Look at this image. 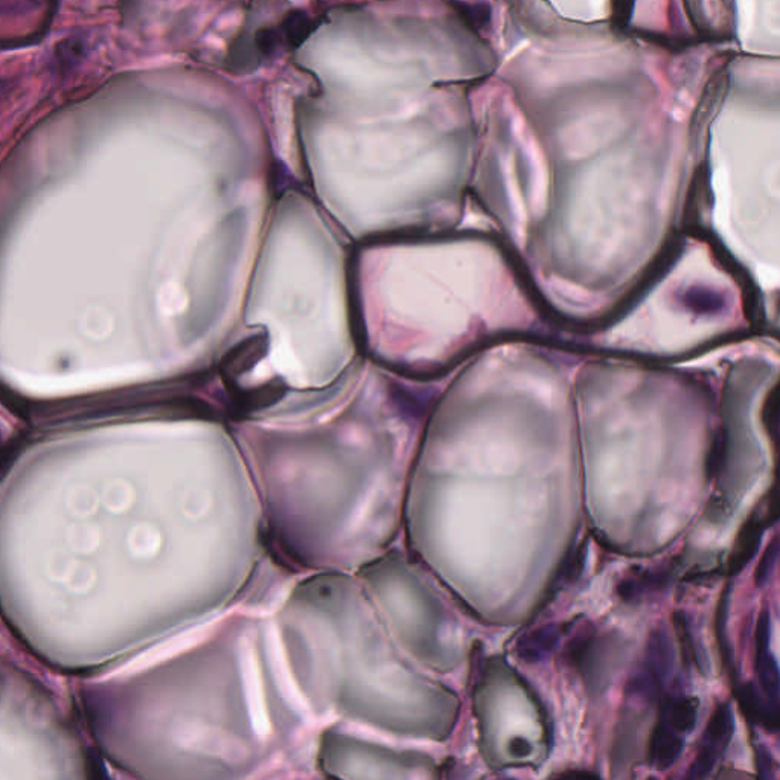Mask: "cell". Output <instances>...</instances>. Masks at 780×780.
<instances>
[{
  "instance_id": "cell-10",
  "label": "cell",
  "mask_w": 780,
  "mask_h": 780,
  "mask_svg": "<svg viewBox=\"0 0 780 780\" xmlns=\"http://www.w3.org/2000/svg\"><path fill=\"white\" fill-rule=\"evenodd\" d=\"M698 709L700 703L695 697L685 694L668 695L662 700L659 718L681 735L689 736L697 727Z\"/></svg>"
},
{
  "instance_id": "cell-4",
  "label": "cell",
  "mask_w": 780,
  "mask_h": 780,
  "mask_svg": "<svg viewBox=\"0 0 780 780\" xmlns=\"http://www.w3.org/2000/svg\"><path fill=\"white\" fill-rule=\"evenodd\" d=\"M777 514L779 511L777 509L774 511L773 506L767 502V508L764 512L755 511L745 520L741 531L738 532L735 544H733L732 555L727 561V576H738L745 567L752 563L753 558L758 554L765 529L770 526V523L777 522Z\"/></svg>"
},
{
  "instance_id": "cell-14",
  "label": "cell",
  "mask_w": 780,
  "mask_h": 780,
  "mask_svg": "<svg viewBox=\"0 0 780 780\" xmlns=\"http://www.w3.org/2000/svg\"><path fill=\"white\" fill-rule=\"evenodd\" d=\"M756 771L762 779H774L776 777V767H774L773 758L764 745H759L755 752Z\"/></svg>"
},
{
  "instance_id": "cell-5",
  "label": "cell",
  "mask_w": 780,
  "mask_h": 780,
  "mask_svg": "<svg viewBox=\"0 0 780 780\" xmlns=\"http://www.w3.org/2000/svg\"><path fill=\"white\" fill-rule=\"evenodd\" d=\"M771 614L764 610L759 614L755 631V669L758 688L771 701L779 703L780 677L776 656L771 651Z\"/></svg>"
},
{
  "instance_id": "cell-11",
  "label": "cell",
  "mask_w": 780,
  "mask_h": 780,
  "mask_svg": "<svg viewBox=\"0 0 780 780\" xmlns=\"http://www.w3.org/2000/svg\"><path fill=\"white\" fill-rule=\"evenodd\" d=\"M281 42L290 49L298 48L313 32V20L307 13L302 11H293L285 17L281 29H278Z\"/></svg>"
},
{
  "instance_id": "cell-13",
  "label": "cell",
  "mask_w": 780,
  "mask_h": 780,
  "mask_svg": "<svg viewBox=\"0 0 780 780\" xmlns=\"http://www.w3.org/2000/svg\"><path fill=\"white\" fill-rule=\"evenodd\" d=\"M279 43H281V37H279L278 29L261 28L256 31L253 48L263 57H272Z\"/></svg>"
},
{
  "instance_id": "cell-18",
  "label": "cell",
  "mask_w": 780,
  "mask_h": 780,
  "mask_svg": "<svg viewBox=\"0 0 780 780\" xmlns=\"http://www.w3.org/2000/svg\"><path fill=\"white\" fill-rule=\"evenodd\" d=\"M90 770L93 771L92 776L93 777H104L106 776V770H104V764L101 762V759L98 758L96 755L90 756V764H89Z\"/></svg>"
},
{
  "instance_id": "cell-9",
  "label": "cell",
  "mask_w": 780,
  "mask_h": 780,
  "mask_svg": "<svg viewBox=\"0 0 780 780\" xmlns=\"http://www.w3.org/2000/svg\"><path fill=\"white\" fill-rule=\"evenodd\" d=\"M675 573V563L657 569H642L639 572L628 573L619 584L616 592L624 602H637L651 593L665 589Z\"/></svg>"
},
{
  "instance_id": "cell-8",
  "label": "cell",
  "mask_w": 780,
  "mask_h": 780,
  "mask_svg": "<svg viewBox=\"0 0 780 780\" xmlns=\"http://www.w3.org/2000/svg\"><path fill=\"white\" fill-rule=\"evenodd\" d=\"M566 630L567 625L564 624H546L523 634L515 643V656L528 665L544 662L554 653Z\"/></svg>"
},
{
  "instance_id": "cell-17",
  "label": "cell",
  "mask_w": 780,
  "mask_h": 780,
  "mask_svg": "<svg viewBox=\"0 0 780 780\" xmlns=\"http://www.w3.org/2000/svg\"><path fill=\"white\" fill-rule=\"evenodd\" d=\"M598 776L599 774L595 771L581 770V768H569V770L554 774V777H560V779H596Z\"/></svg>"
},
{
  "instance_id": "cell-2",
  "label": "cell",
  "mask_w": 780,
  "mask_h": 780,
  "mask_svg": "<svg viewBox=\"0 0 780 780\" xmlns=\"http://www.w3.org/2000/svg\"><path fill=\"white\" fill-rule=\"evenodd\" d=\"M674 665V651L668 630L657 627L649 634L645 660L639 672L628 681V692L643 700H657Z\"/></svg>"
},
{
  "instance_id": "cell-6",
  "label": "cell",
  "mask_w": 780,
  "mask_h": 780,
  "mask_svg": "<svg viewBox=\"0 0 780 780\" xmlns=\"http://www.w3.org/2000/svg\"><path fill=\"white\" fill-rule=\"evenodd\" d=\"M735 697L741 712L750 723L762 727L773 735L779 732L780 709L777 701L768 700L761 689L750 681H744L736 686Z\"/></svg>"
},
{
  "instance_id": "cell-16",
  "label": "cell",
  "mask_w": 780,
  "mask_h": 780,
  "mask_svg": "<svg viewBox=\"0 0 780 780\" xmlns=\"http://www.w3.org/2000/svg\"><path fill=\"white\" fill-rule=\"evenodd\" d=\"M508 752L512 758L525 759L534 753V745L523 736H515L509 741Z\"/></svg>"
},
{
  "instance_id": "cell-7",
  "label": "cell",
  "mask_w": 780,
  "mask_h": 780,
  "mask_svg": "<svg viewBox=\"0 0 780 780\" xmlns=\"http://www.w3.org/2000/svg\"><path fill=\"white\" fill-rule=\"evenodd\" d=\"M685 741L686 736L681 735L659 718L648 739L646 755H648L649 765L659 771L674 767L685 750Z\"/></svg>"
},
{
  "instance_id": "cell-15",
  "label": "cell",
  "mask_w": 780,
  "mask_h": 780,
  "mask_svg": "<svg viewBox=\"0 0 780 780\" xmlns=\"http://www.w3.org/2000/svg\"><path fill=\"white\" fill-rule=\"evenodd\" d=\"M634 0H613V23L619 28L628 25L633 13Z\"/></svg>"
},
{
  "instance_id": "cell-12",
  "label": "cell",
  "mask_w": 780,
  "mask_h": 780,
  "mask_svg": "<svg viewBox=\"0 0 780 780\" xmlns=\"http://www.w3.org/2000/svg\"><path fill=\"white\" fill-rule=\"evenodd\" d=\"M777 558H779V541H777V538H773L770 546L765 549L764 555L759 560L758 566H756L755 585L758 589H764L765 585L770 581L774 569H776Z\"/></svg>"
},
{
  "instance_id": "cell-3",
  "label": "cell",
  "mask_w": 780,
  "mask_h": 780,
  "mask_svg": "<svg viewBox=\"0 0 780 780\" xmlns=\"http://www.w3.org/2000/svg\"><path fill=\"white\" fill-rule=\"evenodd\" d=\"M735 730V718L730 703L718 704L713 710L712 717L704 729L703 738L698 747L697 756L692 764L689 765L686 779L700 780L706 779L717 767L723 753L729 747L730 739Z\"/></svg>"
},
{
  "instance_id": "cell-1",
  "label": "cell",
  "mask_w": 780,
  "mask_h": 780,
  "mask_svg": "<svg viewBox=\"0 0 780 780\" xmlns=\"http://www.w3.org/2000/svg\"><path fill=\"white\" fill-rule=\"evenodd\" d=\"M58 0H0V49L31 45L51 28Z\"/></svg>"
}]
</instances>
